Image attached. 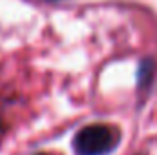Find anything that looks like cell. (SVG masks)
<instances>
[{"label": "cell", "mask_w": 157, "mask_h": 155, "mask_svg": "<svg viewBox=\"0 0 157 155\" xmlns=\"http://www.w3.org/2000/svg\"><path fill=\"white\" fill-rule=\"evenodd\" d=\"M51 2H57V0H51Z\"/></svg>", "instance_id": "cell-3"}, {"label": "cell", "mask_w": 157, "mask_h": 155, "mask_svg": "<svg viewBox=\"0 0 157 155\" xmlns=\"http://www.w3.org/2000/svg\"><path fill=\"white\" fill-rule=\"evenodd\" d=\"M37 155H49V153H37Z\"/></svg>", "instance_id": "cell-2"}, {"label": "cell", "mask_w": 157, "mask_h": 155, "mask_svg": "<svg viewBox=\"0 0 157 155\" xmlns=\"http://www.w3.org/2000/svg\"><path fill=\"white\" fill-rule=\"evenodd\" d=\"M121 142V131L113 124H88L73 141V148L78 155H108Z\"/></svg>", "instance_id": "cell-1"}]
</instances>
